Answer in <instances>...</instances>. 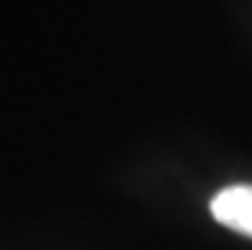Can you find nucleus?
<instances>
[{"mask_svg": "<svg viewBox=\"0 0 252 250\" xmlns=\"http://www.w3.org/2000/svg\"><path fill=\"white\" fill-rule=\"evenodd\" d=\"M212 214L219 225L252 238V184H234L214 194Z\"/></svg>", "mask_w": 252, "mask_h": 250, "instance_id": "nucleus-1", "label": "nucleus"}]
</instances>
